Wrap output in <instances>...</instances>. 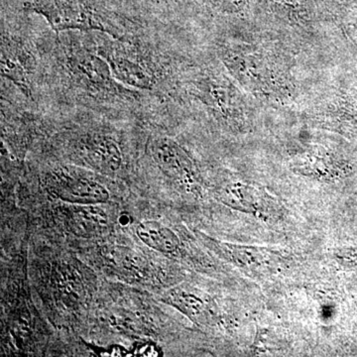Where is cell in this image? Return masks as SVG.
I'll use <instances>...</instances> for the list:
<instances>
[{"label":"cell","mask_w":357,"mask_h":357,"mask_svg":"<svg viewBox=\"0 0 357 357\" xmlns=\"http://www.w3.org/2000/svg\"><path fill=\"white\" fill-rule=\"evenodd\" d=\"M76 32L56 33L39 43L45 79H51L66 98L84 107L107 114H132L146 95L117 82L107 63L89 46L84 33Z\"/></svg>","instance_id":"cell-1"},{"label":"cell","mask_w":357,"mask_h":357,"mask_svg":"<svg viewBox=\"0 0 357 357\" xmlns=\"http://www.w3.org/2000/svg\"><path fill=\"white\" fill-rule=\"evenodd\" d=\"M43 17L55 33L102 32L116 39L138 36L142 26L115 0H2V4Z\"/></svg>","instance_id":"cell-2"},{"label":"cell","mask_w":357,"mask_h":357,"mask_svg":"<svg viewBox=\"0 0 357 357\" xmlns=\"http://www.w3.org/2000/svg\"><path fill=\"white\" fill-rule=\"evenodd\" d=\"M84 33L89 46L107 63L117 82L155 96L163 77L154 47L139 36L122 40L102 32Z\"/></svg>","instance_id":"cell-3"},{"label":"cell","mask_w":357,"mask_h":357,"mask_svg":"<svg viewBox=\"0 0 357 357\" xmlns=\"http://www.w3.org/2000/svg\"><path fill=\"white\" fill-rule=\"evenodd\" d=\"M2 15L1 77L8 81L30 102H37L45 70L40 44Z\"/></svg>","instance_id":"cell-4"},{"label":"cell","mask_w":357,"mask_h":357,"mask_svg":"<svg viewBox=\"0 0 357 357\" xmlns=\"http://www.w3.org/2000/svg\"><path fill=\"white\" fill-rule=\"evenodd\" d=\"M70 156L103 175L114 176L123 168L124 156L116 134L105 126L75 128L70 134Z\"/></svg>","instance_id":"cell-5"},{"label":"cell","mask_w":357,"mask_h":357,"mask_svg":"<svg viewBox=\"0 0 357 357\" xmlns=\"http://www.w3.org/2000/svg\"><path fill=\"white\" fill-rule=\"evenodd\" d=\"M47 184L53 196L70 204H100L110 198L102 183L77 167H58L49 174Z\"/></svg>","instance_id":"cell-6"},{"label":"cell","mask_w":357,"mask_h":357,"mask_svg":"<svg viewBox=\"0 0 357 357\" xmlns=\"http://www.w3.org/2000/svg\"><path fill=\"white\" fill-rule=\"evenodd\" d=\"M68 218L70 229L79 236H96L107 227V215L98 204H74Z\"/></svg>","instance_id":"cell-7"},{"label":"cell","mask_w":357,"mask_h":357,"mask_svg":"<svg viewBox=\"0 0 357 357\" xmlns=\"http://www.w3.org/2000/svg\"><path fill=\"white\" fill-rule=\"evenodd\" d=\"M136 234L150 248L165 255L178 250L180 241L175 232L156 220H144L136 227Z\"/></svg>","instance_id":"cell-8"}]
</instances>
